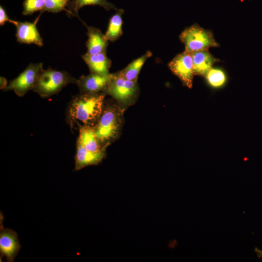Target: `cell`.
Listing matches in <instances>:
<instances>
[{"mask_svg":"<svg viewBox=\"0 0 262 262\" xmlns=\"http://www.w3.org/2000/svg\"><path fill=\"white\" fill-rule=\"evenodd\" d=\"M151 55L150 51H147L144 55L133 60L127 67L117 72V74L126 79L136 82L143 66Z\"/></svg>","mask_w":262,"mask_h":262,"instance_id":"2e32d148","label":"cell"},{"mask_svg":"<svg viewBox=\"0 0 262 262\" xmlns=\"http://www.w3.org/2000/svg\"><path fill=\"white\" fill-rule=\"evenodd\" d=\"M193 62L194 75L206 76L215 63L220 61L212 55L208 50L191 53Z\"/></svg>","mask_w":262,"mask_h":262,"instance_id":"4fadbf2b","label":"cell"},{"mask_svg":"<svg viewBox=\"0 0 262 262\" xmlns=\"http://www.w3.org/2000/svg\"><path fill=\"white\" fill-rule=\"evenodd\" d=\"M6 22H9L14 24L15 26L16 25L17 21H15L10 19L5 11V9L1 6H0V25L2 26Z\"/></svg>","mask_w":262,"mask_h":262,"instance_id":"7402d4cb","label":"cell"},{"mask_svg":"<svg viewBox=\"0 0 262 262\" xmlns=\"http://www.w3.org/2000/svg\"><path fill=\"white\" fill-rule=\"evenodd\" d=\"M43 70L42 63L30 64L16 78L9 82L3 91L13 90L18 96H24L33 90Z\"/></svg>","mask_w":262,"mask_h":262,"instance_id":"5b68a950","label":"cell"},{"mask_svg":"<svg viewBox=\"0 0 262 262\" xmlns=\"http://www.w3.org/2000/svg\"><path fill=\"white\" fill-rule=\"evenodd\" d=\"M3 216L0 213V260L5 257L8 262H13L20 249L21 245L17 233L13 230L4 228Z\"/></svg>","mask_w":262,"mask_h":262,"instance_id":"ba28073f","label":"cell"},{"mask_svg":"<svg viewBox=\"0 0 262 262\" xmlns=\"http://www.w3.org/2000/svg\"><path fill=\"white\" fill-rule=\"evenodd\" d=\"M40 14L33 22L17 21L16 36L19 43L34 44L41 47L43 45V39L36 28Z\"/></svg>","mask_w":262,"mask_h":262,"instance_id":"30bf717a","label":"cell"},{"mask_svg":"<svg viewBox=\"0 0 262 262\" xmlns=\"http://www.w3.org/2000/svg\"><path fill=\"white\" fill-rule=\"evenodd\" d=\"M78 128L79 135L77 141L92 152L97 153L105 151L106 147L100 143L93 127L80 126Z\"/></svg>","mask_w":262,"mask_h":262,"instance_id":"9a60e30c","label":"cell"},{"mask_svg":"<svg viewBox=\"0 0 262 262\" xmlns=\"http://www.w3.org/2000/svg\"><path fill=\"white\" fill-rule=\"evenodd\" d=\"M105 156V151L97 153L92 152L77 141L74 171L80 170L87 166L97 165L102 162Z\"/></svg>","mask_w":262,"mask_h":262,"instance_id":"8fae6325","label":"cell"},{"mask_svg":"<svg viewBox=\"0 0 262 262\" xmlns=\"http://www.w3.org/2000/svg\"><path fill=\"white\" fill-rule=\"evenodd\" d=\"M124 10L122 9L117 10L116 13L110 18L107 30L105 34V36L108 41H115L122 35V16Z\"/></svg>","mask_w":262,"mask_h":262,"instance_id":"e0dca14e","label":"cell"},{"mask_svg":"<svg viewBox=\"0 0 262 262\" xmlns=\"http://www.w3.org/2000/svg\"><path fill=\"white\" fill-rule=\"evenodd\" d=\"M70 0H45V6L44 11L56 13L63 10L70 13L65 8Z\"/></svg>","mask_w":262,"mask_h":262,"instance_id":"44dd1931","label":"cell"},{"mask_svg":"<svg viewBox=\"0 0 262 262\" xmlns=\"http://www.w3.org/2000/svg\"><path fill=\"white\" fill-rule=\"evenodd\" d=\"M206 77L209 83L213 87L222 86L226 80L224 71L216 68H212L206 75Z\"/></svg>","mask_w":262,"mask_h":262,"instance_id":"d6986e66","label":"cell"},{"mask_svg":"<svg viewBox=\"0 0 262 262\" xmlns=\"http://www.w3.org/2000/svg\"><path fill=\"white\" fill-rule=\"evenodd\" d=\"M171 71L182 83L191 88L194 75L192 54L184 51L176 56L168 64Z\"/></svg>","mask_w":262,"mask_h":262,"instance_id":"52a82bcc","label":"cell"},{"mask_svg":"<svg viewBox=\"0 0 262 262\" xmlns=\"http://www.w3.org/2000/svg\"><path fill=\"white\" fill-rule=\"evenodd\" d=\"M71 4L75 16H78L79 10L85 5H99L106 10H117L114 4L107 0H73Z\"/></svg>","mask_w":262,"mask_h":262,"instance_id":"ac0fdd59","label":"cell"},{"mask_svg":"<svg viewBox=\"0 0 262 262\" xmlns=\"http://www.w3.org/2000/svg\"><path fill=\"white\" fill-rule=\"evenodd\" d=\"M105 94H80L71 100L66 110V121L71 128L76 125L94 127L104 107Z\"/></svg>","mask_w":262,"mask_h":262,"instance_id":"6da1fadb","label":"cell"},{"mask_svg":"<svg viewBox=\"0 0 262 262\" xmlns=\"http://www.w3.org/2000/svg\"><path fill=\"white\" fill-rule=\"evenodd\" d=\"M137 89L136 81L126 79L116 73L112 74L103 93L110 95L120 102L128 103L134 98Z\"/></svg>","mask_w":262,"mask_h":262,"instance_id":"8992f818","label":"cell"},{"mask_svg":"<svg viewBox=\"0 0 262 262\" xmlns=\"http://www.w3.org/2000/svg\"><path fill=\"white\" fill-rule=\"evenodd\" d=\"M88 40L86 42V53L93 55L106 52L108 40L98 29L87 26Z\"/></svg>","mask_w":262,"mask_h":262,"instance_id":"7c38bea8","label":"cell"},{"mask_svg":"<svg viewBox=\"0 0 262 262\" xmlns=\"http://www.w3.org/2000/svg\"><path fill=\"white\" fill-rule=\"evenodd\" d=\"M83 60L88 66L91 73L101 75H108L111 65V61L109 59L106 52L90 55L85 53L82 56Z\"/></svg>","mask_w":262,"mask_h":262,"instance_id":"5bb4252c","label":"cell"},{"mask_svg":"<svg viewBox=\"0 0 262 262\" xmlns=\"http://www.w3.org/2000/svg\"><path fill=\"white\" fill-rule=\"evenodd\" d=\"M23 6L22 14L31 15L36 11L44 12L45 1V0H24Z\"/></svg>","mask_w":262,"mask_h":262,"instance_id":"ffe728a7","label":"cell"},{"mask_svg":"<svg viewBox=\"0 0 262 262\" xmlns=\"http://www.w3.org/2000/svg\"><path fill=\"white\" fill-rule=\"evenodd\" d=\"M78 82V79L66 71L49 67L42 72L33 91L41 97L48 98L57 94L68 84H77Z\"/></svg>","mask_w":262,"mask_h":262,"instance_id":"7a4b0ae2","label":"cell"},{"mask_svg":"<svg viewBox=\"0 0 262 262\" xmlns=\"http://www.w3.org/2000/svg\"><path fill=\"white\" fill-rule=\"evenodd\" d=\"M254 251L256 253L258 259L262 258V250L259 249L257 247H255L254 248Z\"/></svg>","mask_w":262,"mask_h":262,"instance_id":"603a6c76","label":"cell"},{"mask_svg":"<svg viewBox=\"0 0 262 262\" xmlns=\"http://www.w3.org/2000/svg\"><path fill=\"white\" fill-rule=\"evenodd\" d=\"M120 115L115 106L104 105L101 116L93 128L98 140L105 147L118 135L121 124Z\"/></svg>","mask_w":262,"mask_h":262,"instance_id":"3957f363","label":"cell"},{"mask_svg":"<svg viewBox=\"0 0 262 262\" xmlns=\"http://www.w3.org/2000/svg\"><path fill=\"white\" fill-rule=\"evenodd\" d=\"M112 76L91 73L87 76L82 75L78 80V86L80 94H92L104 92L107 88Z\"/></svg>","mask_w":262,"mask_h":262,"instance_id":"9c48e42d","label":"cell"},{"mask_svg":"<svg viewBox=\"0 0 262 262\" xmlns=\"http://www.w3.org/2000/svg\"><path fill=\"white\" fill-rule=\"evenodd\" d=\"M180 38L185 46V51L190 53L219 46L210 31L198 25L186 28L180 34Z\"/></svg>","mask_w":262,"mask_h":262,"instance_id":"277c9868","label":"cell"}]
</instances>
